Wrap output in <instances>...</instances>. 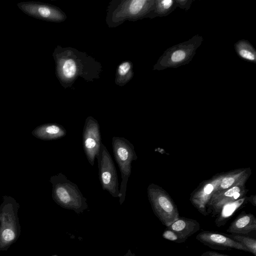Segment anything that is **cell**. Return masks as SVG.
Instances as JSON below:
<instances>
[{"label": "cell", "mask_w": 256, "mask_h": 256, "mask_svg": "<svg viewBox=\"0 0 256 256\" xmlns=\"http://www.w3.org/2000/svg\"><path fill=\"white\" fill-rule=\"evenodd\" d=\"M56 75L64 88H71L78 77L87 82L100 78L102 71L100 63L84 52L58 46L52 54Z\"/></svg>", "instance_id": "cell-1"}, {"label": "cell", "mask_w": 256, "mask_h": 256, "mask_svg": "<svg viewBox=\"0 0 256 256\" xmlns=\"http://www.w3.org/2000/svg\"><path fill=\"white\" fill-rule=\"evenodd\" d=\"M155 0H113L108 7L106 22L114 28L125 20L146 18L152 10Z\"/></svg>", "instance_id": "cell-2"}, {"label": "cell", "mask_w": 256, "mask_h": 256, "mask_svg": "<svg viewBox=\"0 0 256 256\" xmlns=\"http://www.w3.org/2000/svg\"><path fill=\"white\" fill-rule=\"evenodd\" d=\"M204 38L196 34L186 41L168 48L160 56L152 70H162L168 68H178L192 61Z\"/></svg>", "instance_id": "cell-3"}, {"label": "cell", "mask_w": 256, "mask_h": 256, "mask_svg": "<svg viewBox=\"0 0 256 256\" xmlns=\"http://www.w3.org/2000/svg\"><path fill=\"white\" fill-rule=\"evenodd\" d=\"M50 182L52 184V197L62 206L79 210L86 205V198L78 186L63 174L60 172L50 176Z\"/></svg>", "instance_id": "cell-4"}, {"label": "cell", "mask_w": 256, "mask_h": 256, "mask_svg": "<svg viewBox=\"0 0 256 256\" xmlns=\"http://www.w3.org/2000/svg\"><path fill=\"white\" fill-rule=\"evenodd\" d=\"M19 204L13 198L3 196V202L0 206V250L8 248L19 236Z\"/></svg>", "instance_id": "cell-5"}, {"label": "cell", "mask_w": 256, "mask_h": 256, "mask_svg": "<svg viewBox=\"0 0 256 256\" xmlns=\"http://www.w3.org/2000/svg\"><path fill=\"white\" fill-rule=\"evenodd\" d=\"M112 147L115 160L118 166L122 177L120 188V201L126 196L128 179L131 174L132 163L137 159L134 145L123 137L113 136Z\"/></svg>", "instance_id": "cell-6"}, {"label": "cell", "mask_w": 256, "mask_h": 256, "mask_svg": "<svg viewBox=\"0 0 256 256\" xmlns=\"http://www.w3.org/2000/svg\"><path fill=\"white\" fill-rule=\"evenodd\" d=\"M98 159L99 179L104 190L113 197H120L118 177L111 155L106 146L102 144Z\"/></svg>", "instance_id": "cell-7"}, {"label": "cell", "mask_w": 256, "mask_h": 256, "mask_svg": "<svg viewBox=\"0 0 256 256\" xmlns=\"http://www.w3.org/2000/svg\"><path fill=\"white\" fill-rule=\"evenodd\" d=\"M17 6L24 13L34 18L47 22H60L66 18V14L59 8L40 2H22Z\"/></svg>", "instance_id": "cell-8"}, {"label": "cell", "mask_w": 256, "mask_h": 256, "mask_svg": "<svg viewBox=\"0 0 256 256\" xmlns=\"http://www.w3.org/2000/svg\"><path fill=\"white\" fill-rule=\"evenodd\" d=\"M100 124L92 116L86 119L82 132V146L88 160L93 166L102 144Z\"/></svg>", "instance_id": "cell-9"}, {"label": "cell", "mask_w": 256, "mask_h": 256, "mask_svg": "<svg viewBox=\"0 0 256 256\" xmlns=\"http://www.w3.org/2000/svg\"><path fill=\"white\" fill-rule=\"evenodd\" d=\"M196 239L204 245L216 250H231L233 249L249 252L241 243L230 238L227 234L204 230L198 233Z\"/></svg>", "instance_id": "cell-10"}, {"label": "cell", "mask_w": 256, "mask_h": 256, "mask_svg": "<svg viewBox=\"0 0 256 256\" xmlns=\"http://www.w3.org/2000/svg\"><path fill=\"white\" fill-rule=\"evenodd\" d=\"M149 194L156 214L163 225L167 227L179 218L176 208L167 197L156 196L150 190Z\"/></svg>", "instance_id": "cell-11"}, {"label": "cell", "mask_w": 256, "mask_h": 256, "mask_svg": "<svg viewBox=\"0 0 256 256\" xmlns=\"http://www.w3.org/2000/svg\"><path fill=\"white\" fill-rule=\"evenodd\" d=\"M166 228L176 234L178 238V244H181L200 230V224L195 220L179 216Z\"/></svg>", "instance_id": "cell-12"}, {"label": "cell", "mask_w": 256, "mask_h": 256, "mask_svg": "<svg viewBox=\"0 0 256 256\" xmlns=\"http://www.w3.org/2000/svg\"><path fill=\"white\" fill-rule=\"evenodd\" d=\"M256 230V219L250 214H242L232 222L226 230L230 234H248Z\"/></svg>", "instance_id": "cell-13"}, {"label": "cell", "mask_w": 256, "mask_h": 256, "mask_svg": "<svg viewBox=\"0 0 256 256\" xmlns=\"http://www.w3.org/2000/svg\"><path fill=\"white\" fill-rule=\"evenodd\" d=\"M64 128L56 123H48L35 128L32 134L34 137L44 140H58L66 134Z\"/></svg>", "instance_id": "cell-14"}, {"label": "cell", "mask_w": 256, "mask_h": 256, "mask_svg": "<svg viewBox=\"0 0 256 256\" xmlns=\"http://www.w3.org/2000/svg\"><path fill=\"white\" fill-rule=\"evenodd\" d=\"M175 0H155L152 10L146 18L166 16L176 8Z\"/></svg>", "instance_id": "cell-15"}, {"label": "cell", "mask_w": 256, "mask_h": 256, "mask_svg": "<svg viewBox=\"0 0 256 256\" xmlns=\"http://www.w3.org/2000/svg\"><path fill=\"white\" fill-rule=\"evenodd\" d=\"M234 48L240 58L248 62L256 63V50L248 40H239L234 44Z\"/></svg>", "instance_id": "cell-16"}, {"label": "cell", "mask_w": 256, "mask_h": 256, "mask_svg": "<svg viewBox=\"0 0 256 256\" xmlns=\"http://www.w3.org/2000/svg\"><path fill=\"white\" fill-rule=\"evenodd\" d=\"M133 76L132 63L130 60H124L116 68L114 82L119 86H124L132 78Z\"/></svg>", "instance_id": "cell-17"}, {"label": "cell", "mask_w": 256, "mask_h": 256, "mask_svg": "<svg viewBox=\"0 0 256 256\" xmlns=\"http://www.w3.org/2000/svg\"><path fill=\"white\" fill-rule=\"evenodd\" d=\"M228 236L244 246L254 256H256V240L248 234H230Z\"/></svg>", "instance_id": "cell-18"}, {"label": "cell", "mask_w": 256, "mask_h": 256, "mask_svg": "<svg viewBox=\"0 0 256 256\" xmlns=\"http://www.w3.org/2000/svg\"><path fill=\"white\" fill-rule=\"evenodd\" d=\"M162 237L167 240L176 244L178 242V238L176 234L172 230L166 228L162 234Z\"/></svg>", "instance_id": "cell-19"}, {"label": "cell", "mask_w": 256, "mask_h": 256, "mask_svg": "<svg viewBox=\"0 0 256 256\" xmlns=\"http://www.w3.org/2000/svg\"><path fill=\"white\" fill-rule=\"evenodd\" d=\"M194 0H175L176 8L187 11L190 8Z\"/></svg>", "instance_id": "cell-20"}, {"label": "cell", "mask_w": 256, "mask_h": 256, "mask_svg": "<svg viewBox=\"0 0 256 256\" xmlns=\"http://www.w3.org/2000/svg\"><path fill=\"white\" fill-rule=\"evenodd\" d=\"M234 182V179L232 177L225 178L222 179L220 186L223 188H226L231 186Z\"/></svg>", "instance_id": "cell-21"}, {"label": "cell", "mask_w": 256, "mask_h": 256, "mask_svg": "<svg viewBox=\"0 0 256 256\" xmlns=\"http://www.w3.org/2000/svg\"><path fill=\"white\" fill-rule=\"evenodd\" d=\"M201 256H232L226 254H221L214 251H206L204 252Z\"/></svg>", "instance_id": "cell-22"}, {"label": "cell", "mask_w": 256, "mask_h": 256, "mask_svg": "<svg viewBox=\"0 0 256 256\" xmlns=\"http://www.w3.org/2000/svg\"><path fill=\"white\" fill-rule=\"evenodd\" d=\"M240 191V189L238 186H234L232 188L230 189L228 191H226L224 193V196L228 197H232L233 196L234 194L236 192H238Z\"/></svg>", "instance_id": "cell-23"}, {"label": "cell", "mask_w": 256, "mask_h": 256, "mask_svg": "<svg viewBox=\"0 0 256 256\" xmlns=\"http://www.w3.org/2000/svg\"><path fill=\"white\" fill-rule=\"evenodd\" d=\"M213 190V186L212 184H208L204 188V190L206 194H210Z\"/></svg>", "instance_id": "cell-24"}, {"label": "cell", "mask_w": 256, "mask_h": 256, "mask_svg": "<svg viewBox=\"0 0 256 256\" xmlns=\"http://www.w3.org/2000/svg\"><path fill=\"white\" fill-rule=\"evenodd\" d=\"M240 196V194L238 192H235L234 195L233 197L234 199H237Z\"/></svg>", "instance_id": "cell-25"}]
</instances>
